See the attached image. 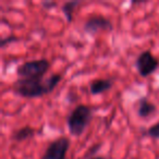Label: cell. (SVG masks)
Here are the masks:
<instances>
[{
	"label": "cell",
	"mask_w": 159,
	"mask_h": 159,
	"mask_svg": "<svg viewBox=\"0 0 159 159\" xmlns=\"http://www.w3.org/2000/svg\"><path fill=\"white\" fill-rule=\"evenodd\" d=\"M61 74L50 75L48 79H18L13 83V91L24 98H37L51 93L61 81Z\"/></svg>",
	"instance_id": "obj_1"
},
{
	"label": "cell",
	"mask_w": 159,
	"mask_h": 159,
	"mask_svg": "<svg viewBox=\"0 0 159 159\" xmlns=\"http://www.w3.org/2000/svg\"><path fill=\"white\" fill-rule=\"evenodd\" d=\"M93 118V110L84 104L77 105L66 118L69 132L73 136H81L89 125Z\"/></svg>",
	"instance_id": "obj_2"
},
{
	"label": "cell",
	"mask_w": 159,
	"mask_h": 159,
	"mask_svg": "<svg viewBox=\"0 0 159 159\" xmlns=\"http://www.w3.org/2000/svg\"><path fill=\"white\" fill-rule=\"evenodd\" d=\"M50 68L47 59H36L25 61L16 68V74L20 79H43Z\"/></svg>",
	"instance_id": "obj_3"
},
{
	"label": "cell",
	"mask_w": 159,
	"mask_h": 159,
	"mask_svg": "<svg viewBox=\"0 0 159 159\" xmlns=\"http://www.w3.org/2000/svg\"><path fill=\"white\" fill-rule=\"evenodd\" d=\"M135 66L142 77H147L157 70L159 66V60L152 55L150 50H144L137 56Z\"/></svg>",
	"instance_id": "obj_4"
},
{
	"label": "cell",
	"mask_w": 159,
	"mask_h": 159,
	"mask_svg": "<svg viewBox=\"0 0 159 159\" xmlns=\"http://www.w3.org/2000/svg\"><path fill=\"white\" fill-rule=\"evenodd\" d=\"M69 148L70 139L66 136L58 137L49 144L40 159H66Z\"/></svg>",
	"instance_id": "obj_5"
},
{
	"label": "cell",
	"mask_w": 159,
	"mask_h": 159,
	"mask_svg": "<svg viewBox=\"0 0 159 159\" xmlns=\"http://www.w3.org/2000/svg\"><path fill=\"white\" fill-rule=\"evenodd\" d=\"M83 30L85 33L89 34L91 36H94L100 31H112L113 24L108 18L100 14H96V16H92L85 21L84 25H83Z\"/></svg>",
	"instance_id": "obj_6"
},
{
	"label": "cell",
	"mask_w": 159,
	"mask_h": 159,
	"mask_svg": "<svg viewBox=\"0 0 159 159\" xmlns=\"http://www.w3.org/2000/svg\"><path fill=\"white\" fill-rule=\"evenodd\" d=\"M113 86L112 79H97L94 80L89 85V92L92 95H100L111 89Z\"/></svg>",
	"instance_id": "obj_7"
},
{
	"label": "cell",
	"mask_w": 159,
	"mask_h": 159,
	"mask_svg": "<svg viewBox=\"0 0 159 159\" xmlns=\"http://www.w3.org/2000/svg\"><path fill=\"white\" fill-rule=\"evenodd\" d=\"M157 110V107L154 102L148 100L146 97H142L139 100V109H137V115L141 118H147L148 116L155 113Z\"/></svg>",
	"instance_id": "obj_8"
},
{
	"label": "cell",
	"mask_w": 159,
	"mask_h": 159,
	"mask_svg": "<svg viewBox=\"0 0 159 159\" xmlns=\"http://www.w3.org/2000/svg\"><path fill=\"white\" fill-rule=\"evenodd\" d=\"M36 133V130L33 129L32 126H23V128H20L18 130H16L13 133H12L11 139L16 142H23L26 141V139H30L32 137H34Z\"/></svg>",
	"instance_id": "obj_9"
},
{
	"label": "cell",
	"mask_w": 159,
	"mask_h": 159,
	"mask_svg": "<svg viewBox=\"0 0 159 159\" xmlns=\"http://www.w3.org/2000/svg\"><path fill=\"white\" fill-rule=\"evenodd\" d=\"M80 6V1L79 0H72V1H66L62 5L61 7V11L64 14V16L66 18V21L69 23L72 22L73 20V13H74L76 7Z\"/></svg>",
	"instance_id": "obj_10"
},
{
	"label": "cell",
	"mask_w": 159,
	"mask_h": 159,
	"mask_svg": "<svg viewBox=\"0 0 159 159\" xmlns=\"http://www.w3.org/2000/svg\"><path fill=\"white\" fill-rule=\"evenodd\" d=\"M146 134L154 139H159V122L150 126L146 132Z\"/></svg>",
	"instance_id": "obj_11"
},
{
	"label": "cell",
	"mask_w": 159,
	"mask_h": 159,
	"mask_svg": "<svg viewBox=\"0 0 159 159\" xmlns=\"http://www.w3.org/2000/svg\"><path fill=\"white\" fill-rule=\"evenodd\" d=\"M19 38L16 37V35H9L7 37H3L0 39V47L1 48H5L7 45H10L11 43H14V42H18Z\"/></svg>",
	"instance_id": "obj_12"
},
{
	"label": "cell",
	"mask_w": 159,
	"mask_h": 159,
	"mask_svg": "<svg viewBox=\"0 0 159 159\" xmlns=\"http://www.w3.org/2000/svg\"><path fill=\"white\" fill-rule=\"evenodd\" d=\"M100 146H102V144H96V145L92 146V147L89 148V152H87V154H86V156H85V157H86V158L89 157V159L92 158V157H95L96 156V152L99 150Z\"/></svg>",
	"instance_id": "obj_13"
},
{
	"label": "cell",
	"mask_w": 159,
	"mask_h": 159,
	"mask_svg": "<svg viewBox=\"0 0 159 159\" xmlns=\"http://www.w3.org/2000/svg\"><path fill=\"white\" fill-rule=\"evenodd\" d=\"M43 8L46 10H49V9H52V8L57 7V2H55V1H44V2L42 3Z\"/></svg>",
	"instance_id": "obj_14"
},
{
	"label": "cell",
	"mask_w": 159,
	"mask_h": 159,
	"mask_svg": "<svg viewBox=\"0 0 159 159\" xmlns=\"http://www.w3.org/2000/svg\"><path fill=\"white\" fill-rule=\"evenodd\" d=\"M89 159H106V158L102 156H95V157H92V158H89Z\"/></svg>",
	"instance_id": "obj_15"
}]
</instances>
